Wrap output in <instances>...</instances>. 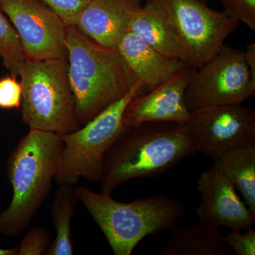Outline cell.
<instances>
[{
	"label": "cell",
	"mask_w": 255,
	"mask_h": 255,
	"mask_svg": "<svg viewBox=\"0 0 255 255\" xmlns=\"http://www.w3.org/2000/svg\"><path fill=\"white\" fill-rule=\"evenodd\" d=\"M197 152L191 121L185 124L146 122L129 127L106 153L100 193L112 196L131 179L157 177Z\"/></svg>",
	"instance_id": "cell-1"
},
{
	"label": "cell",
	"mask_w": 255,
	"mask_h": 255,
	"mask_svg": "<svg viewBox=\"0 0 255 255\" xmlns=\"http://www.w3.org/2000/svg\"><path fill=\"white\" fill-rule=\"evenodd\" d=\"M66 48L75 114L84 126L125 97L138 80L117 48L99 44L76 26L67 27Z\"/></svg>",
	"instance_id": "cell-2"
},
{
	"label": "cell",
	"mask_w": 255,
	"mask_h": 255,
	"mask_svg": "<svg viewBox=\"0 0 255 255\" xmlns=\"http://www.w3.org/2000/svg\"><path fill=\"white\" fill-rule=\"evenodd\" d=\"M63 147L58 134L30 129L11 152L6 175L13 195L0 213V234L16 237L29 228L49 196Z\"/></svg>",
	"instance_id": "cell-3"
},
{
	"label": "cell",
	"mask_w": 255,
	"mask_h": 255,
	"mask_svg": "<svg viewBox=\"0 0 255 255\" xmlns=\"http://www.w3.org/2000/svg\"><path fill=\"white\" fill-rule=\"evenodd\" d=\"M75 190L115 255H131L144 238L170 229L185 214L182 202L164 194L124 203L84 186Z\"/></svg>",
	"instance_id": "cell-4"
},
{
	"label": "cell",
	"mask_w": 255,
	"mask_h": 255,
	"mask_svg": "<svg viewBox=\"0 0 255 255\" xmlns=\"http://www.w3.org/2000/svg\"><path fill=\"white\" fill-rule=\"evenodd\" d=\"M18 76L22 121L30 129L62 135L81 127L68 80V60L24 58Z\"/></svg>",
	"instance_id": "cell-5"
},
{
	"label": "cell",
	"mask_w": 255,
	"mask_h": 255,
	"mask_svg": "<svg viewBox=\"0 0 255 255\" xmlns=\"http://www.w3.org/2000/svg\"><path fill=\"white\" fill-rule=\"evenodd\" d=\"M143 88V84L138 80L125 97L83 127L60 135L63 147L54 178L58 185L75 186L81 178L89 182H100L106 153L129 127L123 120L126 108Z\"/></svg>",
	"instance_id": "cell-6"
},
{
	"label": "cell",
	"mask_w": 255,
	"mask_h": 255,
	"mask_svg": "<svg viewBox=\"0 0 255 255\" xmlns=\"http://www.w3.org/2000/svg\"><path fill=\"white\" fill-rule=\"evenodd\" d=\"M180 37L196 69L214 56L238 22L199 0H146Z\"/></svg>",
	"instance_id": "cell-7"
},
{
	"label": "cell",
	"mask_w": 255,
	"mask_h": 255,
	"mask_svg": "<svg viewBox=\"0 0 255 255\" xmlns=\"http://www.w3.org/2000/svg\"><path fill=\"white\" fill-rule=\"evenodd\" d=\"M255 95L243 50L223 44L196 69L185 92L191 112L211 106L242 104Z\"/></svg>",
	"instance_id": "cell-8"
},
{
	"label": "cell",
	"mask_w": 255,
	"mask_h": 255,
	"mask_svg": "<svg viewBox=\"0 0 255 255\" xmlns=\"http://www.w3.org/2000/svg\"><path fill=\"white\" fill-rule=\"evenodd\" d=\"M19 37L25 58L68 60L67 26L41 0H0Z\"/></svg>",
	"instance_id": "cell-9"
},
{
	"label": "cell",
	"mask_w": 255,
	"mask_h": 255,
	"mask_svg": "<svg viewBox=\"0 0 255 255\" xmlns=\"http://www.w3.org/2000/svg\"><path fill=\"white\" fill-rule=\"evenodd\" d=\"M191 123L198 152L209 157L255 140V111L242 104L199 109Z\"/></svg>",
	"instance_id": "cell-10"
},
{
	"label": "cell",
	"mask_w": 255,
	"mask_h": 255,
	"mask_svg": "<svg viewBox=\"0 0 255 255\" xmlns=\"http://www.w3.org/2000/svg\"><path fill=\"white\" fill-rule=\"evenodd\" d=\"M197 190L201 201L196 212L200 222L216 228L226 226L231 231H241L254 226L255 214L214 164L199 175Z\"/></svg>",
	"instance_id": "cell-11"
},
{
	"label": "cell",
	"mask_w": 255,
	"mask_h": 255,
	"mask_svg": "<svg viewBox=\"0 0 255 255\" xmlns=\"http://www.w3.org/2000/svg\"><path fill=\"white\" fill-rule=\"evenodd\" d=\"M195 70L189 67L148 93L134 97L124 112V124L133 127L146 122H190L191 112L186 104L185 92Z\"/></svg>",
	"instance_id": "cell-12"
},
{
	"label": "cell",
	"mask_w": 255,
	"mask_h": 255,
	"mask_svg": "<svg viewBox=\"0 0 255 255\" xmlns=\"http://www.w3.org/2000/svg\"><path fill=\"white\" fill-rule=\"evenodd\" d=\"M141 6L140 0H90L76 27L99 44L117 48Z\"/></svg>",
	"instance_id": "cell-13"
},
{
	"label": "cell",
	"mask_w": 255,
	"mask_h": 255,
	"mask_svg": "<svg viewBox=\"0 0 255 255\" xmlns=\"http://www.w3.org/2000/svg\"><path fill=\"white\" fill-rule=\"evenodd\" d=\"M117 49L149 91L191 66L182 60L161 54L130 31L126 33Z\"/></svg>",
	"instance_id": "cell-14"
},
{
	"label": "cell",
	"mask_w": 255,
	"mask_h": 255,
	"mask_svg": "<svg viewBox=\"0 0 255 255\" xmlns=\"http://www.w3.org/2000/svg\"><path fill=\"white\" fill-rule=\"evenodd\" d=\"M129 31L141 38L161 54L182 60L194 68L192 56L187 46L148 3L146 2L137 11Z\"/></svg>",
	"instance_id": "cell-15"
},
{
	"label": "cell",
	"mask_w": 255,
	"mask_h": 255,
	"mask_svg": "<svg viewBox=\"0 0 255 255\" xmlns=\"http://www.w3.org/2000/svg\"><path fill=\"white\" fill-rule=\"evenodd\" d=\"M159 255H227L219 228L198 221L187 226L174 224Z\"/></svg>",
	"instance_id": "cell-16"
},
{
	"label": "cell",
	"mask_w": 255,
	"mask_h": 255,
	"mask_svg": "<svg viewBox=\"0 0 255 255\" xmlns=\"http://www.w3.org/2000/svg\"><path fill=\"white\" fill-rule=\"evenodd\" d=\"M212 159L255 214V140L221 152Z\"/></svg>",
	"instance_id": "cell-17"
},
{
	"label": "cell",
	"mask_w": 255,
	"mask_h": 255,
	"mask_svg": "<svg viewBox=\"0 0 255 255\" xmlns=\"http://www.w3.org/2000/svg\"><path fill=\"white\" fill-rule=\"evenodd\" d=\"M79 201L74 186L60 184L50 206L53 224L56 231L54 241L50 245L46 255L74 254L71 221Z\"/></svg>",
	"instance_id": "cell-18"
},
{
	"label": "cell",
	"mask_w": 255,
	"mask_h": 255,
	"mask_svg": "<svg viewBox=\"0 0 255 255\" xmlns=\"http://www.w3.org/2000/svg\"><path fill=\"white\" fill-rule=\"evenodd\" d=\"M0 57L11 75L18 76L20 64L24 60L19 37L14 26L0 9Z\"/></svg>",
	"instance_id": "cell-19"
},
{
	"label": "cell",
	"mask_w": 255,
	"mask_h": 255,
	"mask_svg": "<svg viewBox=\"0 0 255 255\" xmlns=\"http://www.w3.org/2000/svg\"><path fill=\"white\" fill-rule=\"evenodd\" d=\"M50 243L48 229L39 226L30 228L18 246L17 255H45Z\"/></svg>",
	"instance_id": "cell-20"
},
{
	"label": "cell",
	"mask_w": 255,
	"mask_h": 255,
	"mask_svg": "<svg viewBox=\"0 0 255 255\" xmlns=\"http://www.w3.org/2000/svg\"><path fill=\"white\" fill-rule=\"evenodd\" d=\"M59 15L67 26H76L82 10L90 0H41Z\"/></svg>",
	"instance_id": "cell-21"
},
{
	"label": "cell",
	"mask_w": 255,
	"mask_h": 255,
	"mask_svg": "<svg viewBox=\"0 0 255 255\" xmlns=\"http://www.w3.org/2000/svg\"><path fill=\"white\" fill-rule=\"evenodd\" d=\"M224 11L236 21H241L252 31L255 30V0H220Z\"/></svg>",
	"instance_id": "cell-22"
},
{
	"label": "cell",
	"mask_w": 255,
	"mask_h": 255,
	"mask_svg": "<svg viewBox=\"0 0 255 255\" xmlns=\"http://www.w3.org/2000/svg\"><path fill=\"white\" fill-rule=\"evenodd\" d=\"M22 87L14 75L0 79V108H21Z\"/></svg>",
	"instance_id": "cell-23"
},
{
	"label": "cell",
	"mask_w": 255,
	"mask_h": 255,
	"mask_svg": "<svg viewBox=\"0 0 255 255\" xmlns=\"http://www.w3.org/2000/svg\"><path fill=\"white\" fill-rule=\"evenodd\" d=\"M241 233L239 231H231L223 236L225 243L232 248L237 255H255V231L253 228Z\"/></svg>",
	"instance_id": "cell-24"
},
{
	"label": "cell",
	"mask_w": 255,
	"mask_h": 255,
	"mask_svg": "<svg viewBox=\"0 0 255 255\" xmlns=\"http://www.w3.org/2000/svg\"><path fill=\"white\" fill-rule=\"evenodd\" d=\"M247 65L249 68L252 81L255 84V44L249 45L244 51Z\"/></svg>",
	"instance_id": "cell-25"
},
{
	"label": "cell",
	"mask_w": 255,
	"mask_h": 255,
	"mask_svg": "<svg viewBox=\"0 0 255 255\" xmlns=\"http://www.w3.org/2000/svg\"><path fill=\"white\" fill-rule=\"evenodd\" d=\"M18 246L11 249H3L0 248V255H17Z\"/></svg>",
	"instance_id": "cell-26"
},
{
	"label": "cell",
	"mask_w": 255,
	"mask_h": 255,
	"mask_svg": "<svg viewBox=\"0 0 255 255\" xmlns=\"http://www.w3.org/2000/svg\"><path fill=\"white\" fill-rule=\"evenodd\" d=\"M218 1H220V0H218Z\"/></svg>",
	"instance_id": "cell-27"
}]
</instances>
